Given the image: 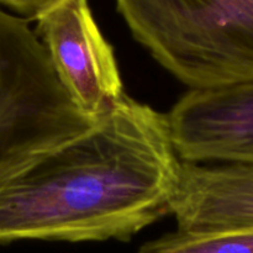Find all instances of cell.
I'll use <instances>...</instances> for the list:
<instances>
[{
    "label": "cell",
    "instance_id": "cell-1",
    "mask_svg": "<svg viewBox=\"0 0 253 253\" xmlns=\"http://www.w3.org/2000/svg\"><path fill=\"white\" fill-rule=\"evenodd\" d=\"M180 165L167 114L125 93L0 193V245L128 241L170 215Z\"/></svg>",
    "mask_w": 253,
    "mask_h": 253
},
{
    "label": "cell",
    "instance_id": "cell-2",
    "mask_svg": "<svg viewBox=\"0 0 253 253\" xmlns=\"http://www.w3.org/2000/svg\"><path fill=\"white\" fill-rule=\"evenodd\" d=\"M133 39L189 89L253 82V0H115Z\"/></svg>",
    "mask_w": 253,
    "mask_h": 253
},
{
    "label": "cell",
    "instance_id": "cell-3",
    "mask_svg": "<svg viewBox=\"0 0 253 253\" xmlns=\"http://www.w3.org/2000/svg\"><path fill=\"white\" fill-rule=\"evenodd\" d=\"M99 120L72 101L30 20L0 7V193Z\"/></svg>",
    "mask_w": 253,
    "mask_h": 253
},
{
    "label": "cell",
    "instance_id": "cell-4",
    "mask_svg": "<svg viewBox=\"0 0 253 253\" xmlns=\"http://www.w3.org/2000/svg\"><path fill=\"white\" fill-rule=\"evenodd\" d=\"M37 36L77 108L99 120L125 94L113 46L88 0H59L37 15Z\"/></svg>",
    "mask_w": 253,
    "mask_h": 253
},
{
    "label": "cell",
    "instance_id": "cell-5",
    "mask_svg": "<svg viewBox=\"0 0 253 253\" xmlns=\"http://www.w3.org/2000/svg\"><path fill=\"white\" fill-rule=\"evenodd\" d=\"M167 118L183 162L253 165V82L189 89Z\"/></svg>",
    "mask_w": 253,
    "mask_h": 253
},
{
    "label": "cell",
    "instance_id": "cell-6",
    "mask_svg": "<svg viewBox=\"0 0 253 253\" xmlns=\"http://www.w3.org/2000/svg\"><path fill=\"white\" fill-rule=\"evenodd\" d=\"M177 229H253V165H180L170 203Z\"/></svg>",
    "mask_w": 253,
    "mask_h": 253
},
{
    "label": "cell",
    "instance_id": "cell-7",
    "mask_svg": "<svg viewBox=\"0 0 253 253\" xmlns=\"http://www.w3.org/2000/svg\"><path fill=\"white\" fill-rule=\"evenodd\" d=\"M138 253H253V229H177L143 244Z\"/></svg>",
    "mask_w": 253,
    "mask_h": 253
},
{
    "label": "cell",
    "instance_id": "cell-8",
    "mask_svg": "<svg viewBox=\"0 0 253 253\" xmlns=\"http://www.w3.org/2000/svg\"><path fill=\"white\" fill-rule=\"evenodd\" d=\"M58 1L59 0H0V5L11 10L15 15L34 20L37 15Z\"/></svg>",
    "mask_w": 253,
    "mask_h": 253
}]
</instances>
